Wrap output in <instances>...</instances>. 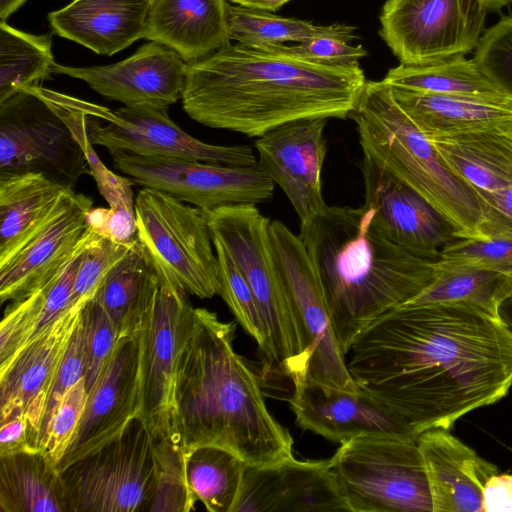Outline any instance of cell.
Returning <instances> with one entry per match:
<instances>
[{"label": "cell", "mask_w": 512, "mask_h": 512, "mask_svg": "<svg viewBox=\"0 0 512 512\" xmlns=\"http://www.w3.org/2000/svg\"><path fill=\"white\" fill-rule=\"evenodd\" d=\"M77 102L86 114L90 142L108 151L234 166L258 164L250 146L215 145L189 135L170 118L167 107L144 104L110 110L78 98Z\"/></svg>", "instance_id": "cell-13"}, {"label": "cell", "mask_w": 512, "mask_h": 512, "mask_svg": "<svg viewBox=\"0 0 512 512\" xmlns=\"http://www.w3.org/2000/svg\"><path fill=\"white\" fill-rule=\"evenodd\" d=\"M155 471V491L148 512H189L193 498L186 479V449L173 411L148 427Z\"/></svg>", "instance_id": "cell-37"}, {"label": "cell", "mask_w": 512, "mask_h": 512, "mask_svg": "<svg viewBox=\"0 0 512 512\" xmlns=\"http://www.w3.org/2000/svg\"><path fill=\"white\" fill-rule=\"evenodd\" d=\"M288 401L298 427L333 443L368 435L418 440L404 419L363 390L304 383L293 388Z\"/></svg>", "instance_id": "cell-20"}, {"label": "cell", "mask_w": 512, "mask_h": 512, "mask_svg": "<svg viewBox=\"0 0 512 512\" xmlns=\"http://www.w3.org/2000/svg\"><path fill=\"white\" fill-rule=\"evenodd\" d=\"M347 354L360 389L418 434L449 430L512 387V330L462 305L403 304L368 325Z\"/></svg>", "instance_id": "cell-1"}, {"label": "cell", "mask_w": 512, "mask_h": 512, "mask_svg": "<svg viewBox=\"0 0 512 512\" xmlns=\"http://www.w3.org/2000/svg\"><path fill=\"white\" fill-rule=\"evenodd\" d=\"M349 511L330 460L246 464L233 512Z\"/></svg>", "instance_id": "cell-19"}, {"label": "cell", "mask_w": 512, "mask_h": 512, "mask_svg": "<svg viewBox=\"0 0 512 512\" xmlns=\"http://www.w3.org/2000/svg\"><path fill=\"white\" fill-rule=\"evenodd\" d=\"M39 172L73 189L90 174L82 146L34 86L0 102V174Z\"/></svg>", "instance_id": "cell-10"}, {"label": "cell", "mask_w": 512, "mask_h": 512, "mask_svg": "<svg viewBox=\"0 0 512 512\" xmlns=\"http://www.w3.org/2000/svg\"><path fill=\"white\" fill-rule=\"evenodd\" d=\"M0 425V455L40 449L25 415L12 412L1 417Z\"/></svg>", "instance_id": "cell-49"}, {"label": "cell", "mask_w": 512, "mask_h": 512, "mask_svg": "<svg viewBox=\"0 0 512 512\" xmlns=\"http://www.w3.org/2000/svg\"><path fill=\"white\" fill-rule=\"evenodd\" d=\"M227 0H154L145 39L176 52L186 63L231 43Z\"/></svg>", "instance_id": "cell-26"}, {"label": "cell", "mask_w": 512, "mask_h": 512, "mask_svg": "<svg viewBox=\"0 0 512 512\" xmlns=\"http://www.w3.org/2000/svg\"><path fill=\"white\" fill-rule=\"evenodd\" d=\"M54 65L50 34L34 35L0 22V102L51 78Z\"/></svg>", "instance_id": "cell-39"}, {"label": "cell", "mask_w": 512, "mask_h": 512, "mask_svg": "<svg viewBox=\"0 0 512 512\" xmlns=\"http://www.w3.org/2000/svg\"><path fill=\"white\" fill-rule=\"evenodd\" d=\"M474 60L512 97V16L502 17L481 36Z\"/></svg>", "instance_id": "cell-44"}, {"label": "cell", "mask_w": 512, "mask_h": 512, "mask_svg": "<svg viewBox=\"0 0 512 512\" xmlns=\"http://www.w3.org/2000/svg\"><path fill=\"white\" fill-rule=\"evenodd\" d=\"M231 3L254 8L259 10H265L269 12H276L282 5L290 0H229Z\"/></svg>", "instance_id": "cell-51"}, {"label": "cell", "mask_w": 512, "mask_h": 512, "mask_svg": "<svg viewBox=\"0 0 512 512\" xmlns=\"http://www.w3.org/2000/svg\"><path fill=\"white\" fill-rule=\"evenodd\" d=\"M0 512H68L61 472L42 449L0 455Z\"/></svg>", "instance_id": "cell-31"}, {"label": "cell", "mask_w": 512, "mask_h": 512, "mask_svg": "<svg viewBox=\"0 0 512 512\" xmlns=\"http://www.w3.org/2000/svg\"><path fill=\"white\" fill-rule=\"evenodd\" d=\"M88 398L85 378L62 398L50 418L42 449L58 466L85 411Z\"/></svg>", "instance_id": "cell-45"}, {"label": "cell", "mask_w": 512, "mask_h": 512, "mask_svg": "<svg viewBox=\"0 0 512 512\" xmlns=\"http://www.w3.org/2000/svg\"><path fill=\"white\" fill-rule=\"evenodd\" d=\"M512 292L511 277L482 269H435L433 281L405 304H456L494 318Z\"/></svg>", "instance_id": "cell-36"}, {"label": "cell", "mask_w": 512, "mask_h": 512, "mask_svg": "<svg viewBox=\"0 0 512 512\" xmlns=\"http://www.w3.org/2000/svg\"><path fill=\"white\" fill-rule=\"evenodd\" d=\"M487 12L479 0H386L379 34L400 64L436 63L476 49Z\"/></svg>", "instance_id": "cell-11"}, {"label": "cell", "mask_w": 512, "mask_h": 512, "mask_svg": "<svg viewBox=\"0 0 512 512\" xmlns=\"http://www.w3.org/2000/svg\"><path fill=\"white\" fill-rule=\"evenodd\" d=\"M158 273L154 302L138 331L140 417L147 427L173 411L175 374L193 311L187 291L167 273Z\"/></svg>", "instance_id": "cell-15"}, {"label": "cell", "mask_w": 512, "mask_h": 512, "mask_svg": "<svg viewBox=\"0 0 512 512\" xmlns=\"http://www.w3.org/2000/svg\"><path fill=\"white\" fill-rule=\"evenodd\" d=\"M360 168L364 204L373 210L376 229L407 252L437 261L442 250L458 238L449 221L416 191L366 156Z\"/></svg>", "instance_id": "cell-16"}, {"label": "cell", "mask_w": 512, "mask_h": 512, "mask_svg": "<svg viewBox=\"0 0 512 512\" xmlns=\"http://www.w3.org/2000/svg\"><path fill=\"white\" fill-rule=\"evenodd\" d=\"M68 512H148L155 491L149 429L134 418L113 440L61 471Z\"/></svg>", "instance_id": "cell-9"}, {"label": "cell", "mask_w": 512, "mask_h": 512, "mask_svg": "<svg viewBox=\"0 0 512 512\" xmlns=\"http://www.w3.org/2000/svg\"><path fill=\"white\" fill-rule=\"evenodd\" d=\"M329 460L350 512H433L417 440L360 436Z\"/></svg>", "instance_id": "cell-7"}, {"label": "cell", "mask_w": 512, "mask_h": 512, "mask_svg": "<svg viewBox=\"0 0 512 512\" xmlns=\"http://www.w3.org/2000/svg\"><path fill=\"white\" fill-rule=\"evenodd\" d=\"M488 11H499L509 5L511 0H479Z\"/></svg>", "instance_id": "cell-54"}, {"label": "cell", "mask_w": 512, "mask_h": 512, "mask_svg": "<svg viewBox=\"0 0 512 512\" xmlns=\"http://www.w3.org/2000/svg\"><path fill=\"white\" fill-rule=\"evenodd\" d=\"M27 0H0V20L6 21Z\"/></svg>", "instance_id": "cell-52"}, {"label": "cell", "mask_w": 512, "mask_h": 512, "mask_svg": "<svg viewBox=\"0 0 512 512\" xmlns=\"http://www.w3.org/2000/svg\"><path fill=\"white\" fill-rule=\"evenodd\" d=\"M154 1V0H153Z\"/></svg>", "instance_id": "cell-55"}, {"label": "cell", "mask_w": 512, "mask_h": 512, "mask_svg": "<svg viewBox=\"0 0 512 512\" xmlns=\"http://www.w3.org/2000/svg\"><path fill=\"white\" fill-rule=\"evenodd\" d=\"M213 242L220 244L248 283L264 323L266 361L303 385L311 360L273 254L270 220L253 204L229 205L206 212Z\"/></svg>", "instance_id": "cell-6"}, {"label": "cell", "mask_w": 512, "mask_h": 512, "mask_svg": "<svg viewBox=\"0 0 512 512\" xmlns=\"http://www.w3.org/2000/svg\"><path fill=\"white\" fill-rule=\"evenodd\" d=\"M246 464L218 446L186 450V479L193 498L210 512H233Z\"/></svg>", "instance_id": "cell-38"}, {"label": "cell", "mask_w": 512, "mask_h": 512, "mask_svg": "<svg viewBox=\"0 0 512 512\" xmlns=\"http://www.w3.org/2000/svg\"><path fill=\"white\" fill-rule=\"evenodd\" d=\"M350 42V40L341 36L324 35L300 43L260 49L315 63H359L360 59L367 56V51L361 44L355 46Z\"/></svg>", "instance_id": "cell-47"}, {"label": "cell", "mask_w": 512, "mask_h": 512, "mask_svg": "<svg viewBox=\"0 0 512 512\" xmlns=\"http://www.w3.org/2000/svg\"><path fill=\"white\" fill-rule=\"evenodd\" d=\"M90 197L71 190L30 242L5 267L0 268L1 303L17 300L52 275L91 229Z\"/></svg>", "instance_id": "cell-23"}, {"label": "cell", "mask_w": 512, "mask_h": 512, "mask_svg": "<svg viewBox=\"0 0 512 512\" xmlns=\"http://www.w3.org/2000/svg\"><path fill=\"white\" fill-rule=\"evenodd\" d=\"M392 91L398 105L428 140L478 131L512 133V106L397 88Z\"/></svg>", "instance_id": "cell-29"}, {"label": "cell", "mask_w": 512, "mask_h": 512, "mask_svg": "<svg viewBox=\"0 0 512 512\" xmlns=\"http://www.w3.org/2000/svg\"><path fill=\"white\" fill-rule=\"evenodd\" d=\"M382 80L392 88L512 106V97L481 70L474 58L466 59L464 55L423 65L399 64Z\"/></svg>", "instance_id": "cell-34"}, {"label": "cell", "mask_w": 512, "mask_h": 512, "mask_svg": "<svg viewBox=\"0 0 512 512\" xmlns=\"http://www.w3.org/2000/svg\"><path fill=\"white\" fill-rule=\"evenodd\" d=\"M366 82L359 63L309 62L236 42L187 63L181 100L204 126L258 138L299 119L349 117Z\"/></svg>", "instance_id": "cell-2"}, {"label": "cell", "mask_w": 512, "mask_h": 512, "mask_svg": "<svg viewBox=\"0 0 512 512\" xmlns=\"http://www.w3.org/2000/svg\"><path fill=\"white\" fill-rule=\"evenodd\" d=\"M91 228L70 257L52 275L23 297L11 301L0 324V369L43 329L71 308L70 299Z\"/></svg>", "instance_id": "cell-28"}, {"label": "cell", "mask_w": 512, "mask_h": 512, "mask_svg": "<svg viewBox=\"0 0 512 512\" xmlns=\"http://www.w3.org/2000/svg\"><path fill=\"white\" fill-rule=\"evenodd\" d=\"M117 170L142 187L170 194L205 212L269 200L275 183L259 166H234L197 160L109 151Z\"/></svg>", "instance_id": "cell-12"}, {"label": "cell", "mask_w": 512, "mask_h": 512, "mask_svg": "<svg viewBox=\"0 0 512 512\" xmlns=\"http://www.w3.org/2000/svg\"><path fill=\"white\" fill-rule=\"evenodd\" d=\"M134 211L137 239L158 270L199 298L219 295V263L205 211L147 187L138 191Z\"/></svg>", "instance_id": "cell-8"}, {"label": "cell", "mask_w": 512, "mask_h": 512, "mask_svg": "<svg viewBox=\"0 0 512 512\" xmlns=\"http://www.w3.org/2000/svg\"><path fill=\"white\" fill-rule=\"evenodd\" d=\"M153 0H72L47 19L53 32L111 56L144 38Z\"/></svg>", "instance_id": "cell-25"}, {"label": "cell", "mask_w": 512, "mask_h": 512, "mask_svg": "<svg viewBox=\"0 0 512 512\" xmlns=\"http://www.w3.org/2000/svg\"><path fill=\"white\" fill-rule=\"evenodd\" d=\"M226 11L230 40L252 47H276L324 35L341 36L350 41L356 37V27L347 24L316 25L310 21L281 17L273 12L228 1Z\"/></svg>", "instance_id": "cell-35"}, {"label": "cell", "mask_w": 512, "mask_h": 512, "mask_svg": "<svg viewBox=\"0 0 512 512\" xmlns=\"http://www.w3.org/2000/svg\"><path fill=\"white\" fill-rule=\"evenodd\" d=\"M67 123L82 146L91 175L98 190L109 204L106 236L120 243L130 244L137 238L134 199L131 179L119 176L109 170L99 159L87 133L86 114L77 98L57 91L35 86Z\"/></svg>", "instance_id": "cell-32"}, {"label": "cell", "mask_w": 512, "mask_h": 512, "mask_svg": "<svg viewBox=\"0 0 512 512\" xmlns=\"http://www.w3.org/2000/svg\"><path fill=\"white\" fill-rule=\"evenodd\" d=\"M82 378H85V348L81 316L69 340L63 358L50 387L39 431L41 448L47 427L55 408L65 394Z\"/></svg>", "instance_id": "cell-46"}, {"label": "cell", "mask_w": 512, "mask_h": 512, "mask_svg": "<svg viewBox=\"0 0 512 512\" xmlns=\"http://www.w3.org/2000/svg\"><path fill=\"white\" fill-rule=\"evenodd\" d=\"M235 337V322L193 308L173 394L185 449L218 446L256 466L293 458V438L270 413L260 377L235 351Z\"/></svg>", "instance_id": "cell-3"}, {"label": "cell", "mask_w": 512, "mask_h": 512, "mask_svg": "<svg viewBox=\"0 0 512 512\" xmlns=\"http://www.w3.org/2000/svg\"><path fill=\"white\" fill-rule=\"evenodd\" d=\"M327 120L318 117L291 121L255 142L259 166L286 194L300 223L327 206L321 185Z\"/></svg>", "instance_id": "cell-18"}, {"label": "cell", "mask_w": 512, "mask_h": 512, "mask_svg": "<svg viewBox=\"0 0 512 512\" xmlns=\"http://www.w3.org/2000/svg\"><path fill=\"white\" fill-rule=\"evenodd\" d=\"M71 190L39 172L0 174V268L37 235Z\"/></svg>", "instance_id": "cell-27"}, {"label": "cell", "mask_w": 512, "mask_h": 512, "mask_svg": "<svg viewBox=\"0 0 512 512\" xmlns=\"http://www.w3.org/2000/svg\"><path fill=\"white\" fill-rule=\"evenodd\" d=\"M512 280V275H510ZM500 316L502 320L509 326L512 330V292L508 296V298L502 303L500 307Z\"/></svg>", "instance_id": "cell-53"}, {"label": "cell", "mask_w": 512, "mask_h": 512, "mask_svg": "<svg viewBox=\"0 0 512 512\" xmlns=\"http://www.w3.org/2000/svg\"><path fill=\"white\" fill-rule=\"evenodd\" d=\"M85 305L77 304L64 311L0 369V416L12 412L25 415L39 448L47 396Z\"/></svg>", "instance_id": "cell-22"}, {"label": "cell", "mask_w": 512, "mask_h": 512, "mask_svg": "<svg viewBox=\"0 0 512 512\" xmlns=\"http://www.w3.org/2000/svg\"><path fill=\"white\" fill-rule=\"evenodd\" d=\"M139 333L121 336L98 379L72 441L58 464L61 472L117 437L140 416Z\"/></svg>", "instance_id": "cell-17"}, {"label": "cell", "mask_w": 512, "mask_h": 512, "mask_svg": "<svg viewBox=\"0 0 512 512\" xmlns=\"http://www.w3.org/2000/svg\"><path fill=\"white\" fill-rule=\"evenodd\" d=\"M349 118L356 123L363 156L429 202L449 221L458 238H478L481 208L477 192L449 169L398 105L388 84L367 81Z\"/></svg>", "instance_id": "cell-5"}, {"label": "cell", "mask_w": 512, "mask_h": 512, "mask_svg": "<svg viewBox=\"0 0 512 512\" xmlns=\"http://www.w3.org/2000/svg\"><path fill=\"white\" fill-rule=\"evenodd\" d=\"M187 63L173 50L149 41L111 65L71 67L55 63L54 74L84 81L98 94L124 106L169 107L182 97Z\"/></svg>", "instance_id": "cell-21"}, {"label": "cell", "mask_w": 512, "mask_h": 512, "mask_svg": "<svg viewBox=\"0 0 512 512\" xmlns=\"http://www.w3.org/2000/svg\"><path fill=\"white\" fill-rule=\"evenodd\" d=\"M134 242L120 243L93 231L77 269L70 307L87 303L94 297L106 275Z\"/></svg>", "instance_id": "cell-42"}, {"label": "cell", "mask_w": 512, "mask_h": 512, "mask_svg": "<svg viewBox=\"0 0 512 512\" xmlns=\"http://www.w3.org/2000/svg\"><path fill=\"white\" fill-rule=\"evenodd\" d=\"M483 512H512V474H494L482 492Z\"/></svg>", "instance_id": "cell-50"}, {"label": "cell", "mask_w": 512, "mask_h": 512, "mask_svg": "<svg viewBox=\"0 0 512 512\" xmlns=\"http://www.w3.org/2000/svg\"><path fill=\"white\" fill-rule=\"evenodd\" d=\"M270 236L277 268L311 353L306 383L361 390L348 370L321 282L302 240L278 220L270 223Z\"/></svg>", "instance_id": "cell-14"}, {"label": "cell", "mask_w": 512, "mask_h": 512, "mask_svg": "<svg viewBox=\"0 0 512 512\" xmlns=\"http://www.w3.org/2000/svg\"><path fill=\"white\" fill-rule=\"evenodd\" d=\"M429 482L433 512H483L482 492L497 473L446 429H430L417 440Z\"/></svg>", "instance_id": "cell-24"}, {"label": "cell", "mask_w": 512, "mask_h": 512, "mask_svg": "<svg viewBox=\"0 0 512 512\" xmlns=\"http://www.w3.org/2000/svg\"><path fill=\"white\" fill-rule=\"evenodd\" d=\"M81 322L85 348V381L89 392L121 336L105 309L93 298L84 306Z\"/></svg>", "instance_id": "cell-43"}, {"label": "cell", "mask_w": 512, "mask_h": 512, "mask_svg": "<svg viewBox=\"0 0 512 512\" xmlns=\"http://www.w3.org/2000/svg\"><path fill=\"white\" fill-rule=\"evenodd\" d=\"M429 141L449 169L474 189L512 185V133L478 131Z\"/></svg>", "instance_id": "cell-33"}, {"label": "cell", "mask_w": 512, "mask_h": 512, "mask_svg": "<svg viewBox=\"0 0 512 512\" xmlns=\"http://www.w3.org/2000/svg\"><path fill=\"white\" fill-rule=\"evenodd\" d=\"M159 281L155 263L136 239L93 299L105 309L120 336L136 334L154 302Z\"/></svg>", "instance_id": "cell-30"}, {"label": "cell", "mask_w": 512, "mask_h": 512, "mask_svg": "<svg viewBox=\"0 0 512 512\" xmlns=\"http://www.w3.org/2000/svg\"><path fill=\"white\" fill-rule=\"evenodd\" d=\"M219 263L220 291L236 321L257 342L266 359L269 352L268 337L253 293L224 248L213 242Z\"/></svg>", "instance_id": "cell-40"}, {"label": "cell", "mask_w": 512, "mask_h": 512, "mask_svg": "<svg viewBox=\"0 0 512 512\" xmlns=\"http://www.w3.org/2000/svg\"><path fill=\"white\" fill-rule=\"evenodd\" d=\"M372 217L366 204L327 205L300 223L299 237L318 274L345 355L368 325L412 300L435 277L434 262L388 240Z\"/></svg>", "instance_id": "cell-4"}, {"label": "cell", "mask_w": 512, "mask_h": 512, "mask_svg": "<svg viewBox=\"0 0 512 512\" xmlns=\"http://www.w3.org/2000/svg\"><path fill=\"white\" fill-rule=\"evenodd\" d=\"M435 269H482L512 275V239L457 238L434 262Z\"/></svg>", "instance_id": "cell-41"}, {"label": "cell", "mask_w": 512, "mask_h": 512, "mask_svg": "<svg viewBox=\"0 0 512 512\" xmlns=\"http://www.w3.org/2000/svg\"><path fill=\"white\" fill-rule=\"evenodd\" d=\"M475 191L481 208L477 239H512V185L494 191Z\"/></svg>", "instance_id": "cell-48"}]
</instances>
